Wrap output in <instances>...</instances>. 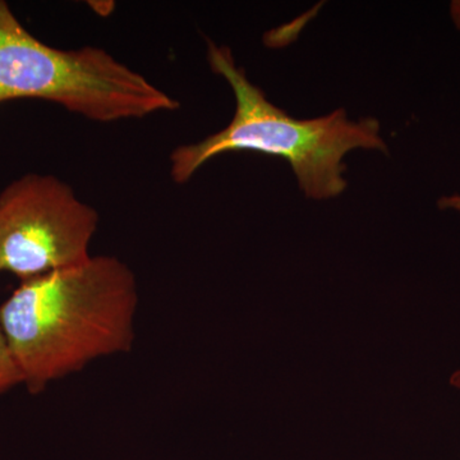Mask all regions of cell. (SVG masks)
Segmentation results:
<instances>
[{
  "label": "cell",
  "mask_w": 460,
  "mask_h": 460,
  "mask_svg": "<svg viewBox=\"0 0 460 460\" xmlns=\"http://www.w3.org/2000/svg\"><path fill=\"white\" fill-rule=\"evenodd\" d=\"M17 385H23L22 375L0 323V394Z\"/></svg>",
  "instance_id": "cell-5"
},
{
  "label": "cell",
  "mask_w": 460,
  "mask_h": 460,
  "mask_svg": "<svg viewBox=\"0 0 460 460\" xmlns=\"http://www.w3.org/2000/svg\"><path fill=\"white\" fill-rule=\"evenodd\" d=\"M438 208L447 210V208H454L460 213V196H452V198H443L438 199Z\"/></svg>",
  "instance_id": "cell-6"
},
{
  "label": "cell",
  "mask_w": 460,
  "mask_h": 460,
  "mask_svg": "<svg viewBox=\"0 0 460 460\" xmlns=\"http://www.w3.org/2000/svg\"><path fill=\"white\" fill-rule=\"evenodd\" d=\"M208 59L234 93V115L222 131L172 151L171 175L175 183L189 181L215 156L256 151L289 163L305 198L329 199L347 189L343 159L348 153L358 148L389 153L375 118L352 120L341 108L323 117L296 119L248 80L228 47L208 41Z\"/></svg>",
  "instance_id": "cell-2"
},
{
  "label": "cell",
  "mask_w": 460,
  "mask_h": 460,
  "mask_svg": "<svg viewBox=\"0 0 460 460\" xmlns=\"http://www.w3.org/2000/svg\"><path fill=\"white\" fill-rule=\"evenodd\" d=\"M0 87L8 100L40 99L109 123L172 111L180 102L95 47L60 50L36 39L0 0Z\"/></svg>",
  "instance_id": "cell-3"
},
{
  "label": "cell",
  "mask_w": 460,
  "mask_h": 460,
  "mask_svg": "<svg viewBox=\"0 0 460 460\" xmlns=\"http://www.w3.org/2000/svg\"><path fill=\"white\" fill-rule=\"evenodd\" d=\"M450 11H452L454 23L460 30V0H454L450 5Z\"/></svg>",
  "instance_id": "cell-7"
},
{
  "label": "cell",
  "mask_w": 460,
  "mask_h": 460,
  "mask_svg": "<svg viewBox=\"0 0 460 460\" xmlns=\"http://www.w3.org/2000/svg\"><path fill=\"white\" fill-rule=\"evenodd\" d=\"M98 213L53 175L29 174L0 193V272L21 281L86 262Z\"/></svg>",
  "instance_id": "cell-4"
},
{
  "label": "cell",
  "mask_w": 460,
  "mask_h": 460,
  "mask_svg": "<svg viewBox=\"0 0 460 460\" xmlns=\"http://www.w3.org/2000/svg\"><path fill=\"white\" fill-rule=\"evenodd\" d=\"M7 102V98H5L4 93H3L2 87H0V102Z\"/></svg>",
  "instance_id": "cell-9"
},
{
  "label": "cell",
  "mask_w": 460,
  "mask_h": 460,
  "mask_svg": "<svg viewBox=\"0 0 460 460\" xmlns=\"http://www.w3.org/2000/svg\"><path fill=\"white\" fill-rule=\"evenodd\" d=\"M450 384L460 390V370L454 372L452 377H450Z\"/></svg>",
  "instance_id": "cell-8"
},
{
  "label": "cell",
  "mask_w": 460,
  "mask_h": 460,
  "mask_svg": "<svg viewBox=\"0 0 460 460\" xmlns=\"http://www.w3.org/2000/svg\"><path fill=\"white\" fill-rule=\"evenodd\" d=\"M137 281L117 257L21 281L0 305V323L31 394L135 343Z\"/></svg>",
  "instance_id": "cell-1"
}]
</instances>
